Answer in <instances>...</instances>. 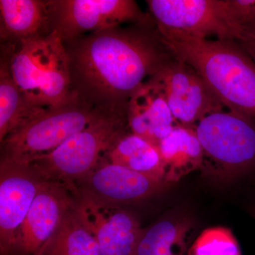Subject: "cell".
<instances>
[{
    "label": "cell",
    "mask_w": 255,
    "mask_h": 255,
    "mask_svg": "<svg viewBox=\"0 0 255 255\" xmlns=\"http://www.w3.org/2000/svg\"><path fill=\"white\" fill-rule=\"evenodd\" d=\"M129 131L127 113L106 112L54 150L26 164L44 182L73 191L76 182L97 168L116 142Z\"/></svg>",
    "instance_id": "3"
},
{
    "label": "cell",
    "mask_w": 255,
    "mask_h": 255,
    "mask_svg": "<svg viewBox=\"0 0 255 255\" xmlns=\"http://www.w3.org/2000/svg\"><path fill=\"white\" fill-rule=\"evenodd\" d=\"M48 109L33 107L16 85L4 53L0 66V142Z\"/></svg>",
    "instance_id": "19"
},
{
    "label": "cell",
    "mask_w": 255,
    "mask_h": 255,
    "mask_svg": "<svg viewBox=\"0 0 255 255\" xmlns=\"http://www.w3.org/2000/svg\"><path fill=\"white\" fill-rule=\"evenodd\" d=\"M106 112H111L87 105L75 96L66 105L48 109L8 135L1 143V159L27 164L54 150Z\"/></svg>",
    "instance_id": "5"
},
{
    "label": "cell",
    "mask_w": 255,
    "mask_h": 255,
    "mask_svg": "<svg viewBox=\"0 0 255 255\" xmlns=\"http://www.w3.org/2000/svg\"><path fill=\"white\" fill-rule=\"evenodd\" d=\"M45 43L46 35L11 43L4 50L12 78L26 100L43 109L40 80Z\"/></svg>",
    "instance_id": "16"
},
{
    "label": "cell",
    "mask_w": 255,
    "mask_h": 255,
    "mask_svg": "<svg viewBox=\"0 0 255 255\" xmlns=\"http://www.w3.org/2000/svg\"><path fill=\"white\" fill-rule=\"evenodd\" d=\"M105 159L111 163L164 181L163 164L158 147L130 131L116 142Z\"/></svg>",
    "instance_id": "20"
},
{
    "label": "cell",
    "mask_w": 255,
    "mask_h": 255,
    "mask_svg": "<svg viewBox=\"0 0 255 255\" xmlns=\"http://www.w3.org/2000/svg\"><path fill=\"white\" fill-rule=\"evenodd\" d=\"M146 2L160 31L237 41L244 26L231 0H148Z\"/></svg>",
    "instance_id": "6"
},
{
    "label": "cell",
    "mask_w": 255,
    "mask_h": 255,
    "mask_svg": "<svg viewBox=\"0 0 255 255\" xmlns=\"http://www.w3.org/2000/svg\"><path fill=\"white\" fill-rule=\"evenodd\" d=\"M1 38L14 43L49 33L46 1L1 0Z\"/></svg>",
    "instance_id": "18"
},
{
    "label": "cell",
    "mask_w": 255,
    "mask_h": 255,
    "mask_svg": "<svg viewBox=\"0 0 255 255\" xmlns=\"http://www.w3.org/2000/svg\"><path fill=\"white\" fill-rule=\"evenodd\" d=\"M127 119L130 132L158 145L178 124L163 89L155 78L142 84L129 100Z\"/></svg>",
    "instance_id": "13"
},
{
    "label": "cell",
    "mask_w": 255,
    "mask_h": 255,
    "mask_svg": "<svg viewBox=\"0 0 255 255\" xmlns=\"http://www.w3.org/2000/svg\"><path fill=\"white\" fill-rule=\"evenodd\" d=\"M38 255H107L97 239L75 216L67 213Z\"/></svg>",
    "instance_id": "21"
},
{
    "label": "cell",
    "mask_w": 255,
    "mask_h": 255,
    "mask_svg": "<svg viewBox=\"0 0 255 255\" xmlns=\"http://www.w3.org/2000/svg\"><path fill=\"white\" fill-rule=\"evenodd\" d=\"M49 31L63 42L93 32L148 21L132 0H49L46 1Z\"/></svg>",
    "instance_id": "7"
},
{
    "label": "cell",
    "mask_w": 255,
    "mask_h": 255,
    "mask_svg": "<svg viewBox=\"0 0 255 255\" xmlns=\"http://www.w3.org/2000/svg\"><path fill=\"white\" fill-rule=\"evenodd\" d=\"M168 185L162 179L145 175L104 159L97 168L75 184V189L101 201L123 206L145 200Z\"/></svg>",
    "instance_id": "12"
},
{
    "label": "cell",
    "mask_w": 255,
    "mask_h": 255,
    "mask_svg": "<svg viewBox=\"0 0 255 255\" xmlns=\"http://www.w3.org/2000/svg\"><path fill=\"white\" fill-rule=\"evenodd\" d=\"M153 78L163 89L178 124L194 128L206 116L226 109L204 78L179 58Z\"/></svg>",
    "instance_id": "9"
},
{
    "label": "cell",
    "mask_w": 255,
    "mask_h": 255,
    "mask_svg": "<svg viewBox=\"0 0 255 255\" xmlns=\"http://www.w3.org/2000/svg\"><path fill=\"white\" fill-rule=\"evenodd\" d=\"M43 180L26 164L1 159L0 253L11 255L23 221Z\"/></svg>",
    "instance_id": "10"
},
{
    "label": "cell",
    "mask_w": 255,
    "mask_h": 255,
    "mask_svg": "<svg viewBox=\"0 0 255 255\" xmlns=\"http://www.w3.org/2000/svg\"><path fill=\"white\" fill-rule=\"evenodd\" d=\"M237 43L255 63V20L244 25Z\"/></svg>",
    "instance_id": "23"
},
{
    "label": "cell",
    "mask_w": 255,
    "mask_h": 255,
    "mask_svg": "<svg viewBox=\"0 0 255 255\" xmlns=\"http://www.w3.org/2000/svg\"><path fill=\"white\" fill-rule=\"evenodd\" d=\"M194 223L183 213H171L144 228L133 255H188Z\"/></svg>",
    "instance_id": "15"
},
{
    "label": "cell",
    "mask_w": 255,
    "mask_h": 255,
    "mask_svg": "<svg viewBox=\"0 0 255 255\" xmlns=\"http://www.w3.org/2000/svg\"><path fill=\"white\" fill-rule=\"evenodd\" d=\"M42 104L58 108L75 98L72 92L68 53L63 40L55 31L46 35L40 80Z\"/></svg>",
    "instance_id": "14"
},
{
    "label": "cell",
    "mask_w": 255,
    "mask_h": 255,
    "mask_svg": "<svg viewBox=\"0 0 255 255\" xmlns=\"http://www.w3.org/2000/svg\"><path fill=\"white\" fill-rule=\"evenodd\" d=\"M231 1L243 25L255 20V0H231Z\"/></svg>",
    "instance_id": "24"
},
{
    "label": "cell",
    "mask_w": 255,
    "mask_h": 255,
    "mask_svg": "<svg viewBox=\"0 0 255 255\" xmlns=\"http://www.w3.org/2000/svg\"><path fill=\"white\" fill-rule=\"evenodd\" d=\"M63 43L73 95L105 112L127 113L137 89L177 58L152 16Z\"/></svg>",
    "instance_id": "1"
},
{
    "label": "cell",
    "mask_w": 255,
    "mask_h": 255,
    "mask_svg": "<svg viewBox=\"0 0 255 255\" xmlns=\"http://www.w3.org/2000/svg\"><path fill=\"white\" fill-rule=\"evenodd\" d=\"M188 255H242L239 243L229 229L210 228L191 245Z\"/></svg>",
    "instance_id": "22"
},
{
    "label": "cell",
    "mask_w": 255,
    "mask_h": 255,
    "mask_svg": "<svg viewBox=\"0 0 255 255\" xmlns=\"http://www.w3.org/2000/svg\"><path fill=\"white\" fill-rule=\"evenodd\" d=\"M226 110L210 114L194 128L202 147L201 174L220 184L255 171V119Z\"/></svg>",
    "instance_id": "4"
},
{
    "label": "cell",
    "mask_w": 255,
    "mask_h": 255,
    "mask_svg": "<svg viewBox=\"0 0 255 255\" xmlns=\"http://www.w3.org/2000/svg\"><path fill=\"white\" fill-rule=\"evenodd\" d=\"M157 147L163 164L164 181L167 184L200 170L202 147L193 128L177 124L172 131L159 142Z\"/></svg>",
    "instance_id": "17"
},
{
    "label": "cell",
    "mask_w": 255,
    "mask_h": 255,
    "mask_svg": "<svg viewBox=\"0 0 255 255\" xmlns=\"http://www.w3.org/2000/svg\"><path fill=\"white\" fill-rule=\"evenodd\" d=\"M159 31L177 58L204 78L227 110L255 119V63L237 42Z\"/></svg>",
    "instance_id": "2"
},
{
    "label": "cell",
    "mask_w": 255,
    "mask_h": 255,
    "mask_svg": "<svg viewBox=\"0 0 255 255\" xmlns=\"http://www.w3.org/2000/svg\"><path fill=\"white\" fill-rule=\"evenodd\" d=\"M251 213L252 214H253V217H254L255 219V206L252 208Z\"/></svg>",
    "instance_id": "25"
},
{
    "label": "cell",
    "mask_w": 255,
    "mask_h": 255,
    "mask_svg": "<svg viewBox=\"0 0 255 255\" xmlns=\"http://www.w3.org/2000/svg\"><path fill=\"white\" fill-rule=\"evenodd\" d=\"M73 206L71 191L60 184L43 181L18 233L11 255H38Z\"/></svg>",
    "instance_id": "11"
},
{
    "label": "cell",
    "mask_w": 255,
    "mask_h": 255,
    "mask_svg": "<svg viewBox=\"0 0 255 255\" xmlns=\"http://www.w3.org/2000/svg\"><path fill=\"white\" fill-rule=\"evenodd\" d=\"M73 211L107 255H133L143 228L122 206L101 201L75 189Z\"/></svg>",
    "instance_id": "8"
}]
</instances>
